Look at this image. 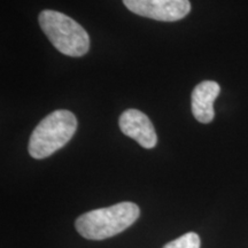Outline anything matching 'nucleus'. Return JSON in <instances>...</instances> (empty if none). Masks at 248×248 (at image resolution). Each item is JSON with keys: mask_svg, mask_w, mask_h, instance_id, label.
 <instances>
[{"mask_svg": "<svg viewBox=\"0 0 248 248\" xmlns=\"http://www.w3.org/2000/svg\"><path fill=\"white\" fill-rule=\"evenodd\" d=\"M38 21L49 42L62 54L78 58L89 52V33L68 15L46 9L39 14Z\"/></svg>", "mask_w": 248, "mask_h": 248, "instance_id": "nucleus-3", "label": "nucleus"}, {"mask_svg": "<svg viewBox=\"0 0 248 248\" xmlns=\"http://www.w3.org/2000/svg\"><path fill=\"white\" fill-rule=\"evenodd\" d=\"M120 129L124 135L135 139L141 147L154 148L156 146L157 136L153 123L147 115L138 109H128L120 116Z\"/></svg>", "mask_w": 248, "mask_h": 248, "instance_id": "nucleus-5", "label": "nucleus"}, {"mask_svg": "<svg viewBox=\"0 0 248 248\" xmlns=\"http://www.w3.org/2000/svg\"><path fill=\"white\" fill-rule=\"evenodd\" d=\"M200 237L195 232H188L177 239L164 245L163 248H200Z\"/></svg>", "mask_w": 248, "mask_h": 248, "instance_id": "nucleus-7", "label": "nucleus"}, {"mask_svg": "<svg viewBox=\"0 0 248 248\" xmlns=\"http://www.w3.org/2000/svg\"><path fill=\"white\" fill-rule=\"evenodd\" d=\"M221 88L214 80H203L192 92L191 106L194 119L198 122L208 124L215 117L214 101L218 97Z\"/></svg>", "mask_w": 248, "mask_h": 248, "instance_id": "nucleus-6", "label": "nucleus"}, {"mask_svg": "<svg viewBox=\"0 0 248 248\" xmlns=\"http://www.w3.org/2000/svg\"><path fill=\"white\" fill-rule=\"evenodd\" d=\"M77 129V119L67 109L51 113L40 122L30 136L29 154L42 160L51 156L73 138Z\"/></svg>", "mask_w": 248, "mask_h": 248, "instance_id": "nucleus-2", "label": "nucleus"}, {"mask_svg": "<svg viewBox=\"0 0 248 248\" xmlns=\"http://www.w3.org/2000/svg\"><path fill=\"white\" fill-rule=\"evenodd\" d=\"M132 13L163 22H175L191 12L188 0H123Z\"/></svg>", "mask_w": 248, "mask_h": 248, "instance_id": "nucleus-4", "label": "nucleus"}, {"mask_svg": "<svg viewBox=\"0 0 248 248\" xmlns=\"http://www.w3.org/2000/svg\"><path fill=\"white\" fill-rule=\"evenodd\" d=\"M139 215L140 209L137 204L125 201L83 214L76 219L75 226L85 239L104 240L126 230Z\"/></svg>", "mask_w": 248, "mask_h": 248, "instance_id": "nucleus-1", "label": "nucleus"}]
</instances>
